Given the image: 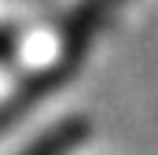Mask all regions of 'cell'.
<instances>
[{"label":"cell","instance_id":"cell-1","mask_svg":"<svg viewBox=\"0 0 158 155\" xmlns=\"http://www.w3.org/2000/svg\"><path fill=\"white\" fill-rule=\"evenodd\" d=\"M125 0H77V7L66 15V22H63V59L52 67V70H44V74L33 81V85H26L22 89V96L33 104L40 92H48V89H55L63 78L70 74L74 67H77L81 52L92 44V37L107 26V19L118 11Z\"/></svg>","mask_w":158,"mask_h":155},{"label":"cell","instance_id":"cell-2","mask_svg":"<svg viewBox=\"0 0 158 155\" xmlns=\"http://www.w3.org/2000/svg\"><path fill=\"white\" fill-rule=\"evenodd\" d=\"M88 133H92V122H85V118H63L59 126L44 129L33 144H26L19 155H70L77 144H85Z\"/></svg>","mask_w":158,"mask_h":155},{"label":"cell","instance_id":"cell-3","mask_svg":"<svg viewBox=\"0 0 158 155\" xmlns=\"http://www.w3.org/2000/svg\"><path fill=\"white\" fill-rule=\"evenodd\" d=\"M11 48H15V37L0 30V59H4V55H11Z\"/></svg>","mask_w":158,"mask_h":155}]
</instances>
